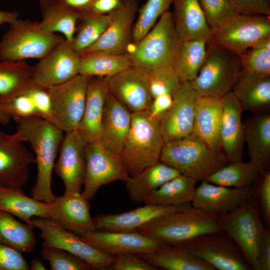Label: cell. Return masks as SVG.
Masks as SVG:
<instances>
[{"label":"cell","mask_w":270,"mask_h":270,"mask_svg":"<svg viewBox=\"0 0 270 270\" xmlns=\"http://www.w3.org/2000/svg\"><path fill=\"white\" fill-rule=\"evenodd\" d=\"M16 132L32 148L37 174L30 192L34 199L50 203L56 196L52 190V173L63 139V132L50 122L34 116L16 122Z\"/></svg>","instance_id":"obj_1"},{"label":"cell","mask_w":270,"mask_h":270,"mask_svg":"<svg viewBox=\"0 0 270 270\" xmlns=\"http://www.w3.org/2000/svg\"><path fill=\"white\" fill-rule=\"evenodd\" d=\"M181 42L175 29L172 12L168 10L126 54L134 66L150 76L161 69L174 68Z\"/></svg>","instance_id":"obj_2"},{"label":"cell","mask_w":270,"mask_h":270,"mask_svg":"<svg viewBox=\"0 0 270 270\" xmlns=\"http://www.w3.org/2000/svg\"><path fill=\"white\" fill-rule=\"evenodd\" d=\"M164 144L160 120L148 110L132 112L130 128L121 155L130 176L160 162Z\"/></svg>","instance_id":"obj_3"},{"label":"cell","mask_w":270,"mask_h":270,"mask_svg":"<svg viewBox=\"0 0 270 270\" xmlns=\"http://www.w3.org/2000/svg\"><path fill=\"white\" fill-rule=\"evenodd\" d=\"M160 161L198 181L228 163L221 151L210 148L193 134L164 142Z\"/></svg>","instance_id":"obj_4"},{"label":"cell","mask_w":270,"mask_h":270,"mask_svg":"<svg viewBox=\"0 0 270 270\" xmlns=\"http://www.w3.org/2000/svg\"><path fill=\"white\" fill-rule=\"evenodd\" d=\"M218 232H222L218 216L192 206L160 218L138 230L170 244H182L201 235Z\"/></svg>","instance_id":"obj_5"},{"label":"cell","mask_w":270,"mask_h":270,"mask_svg":"<svg viewBox=\"0 0 270 270\" xmlns=\"http://www.w3.org/2000/svg\"><path fill=\"white\" fill-rule=\"evenodd\" d=\"M242 71L239 54L208 42L204 62L190 83L199 96L220 98L232 90Z\"/></svg>","instance_id":"obj_6"},{"label":"cell","mask_w":270,"mask_h":270,"mask_svg":"<svg viewBox=\"0 0 270 270\" xmlns=\"http://www.w3.org/2000/svg\"><path fill=\"white\" fill-rule=\"evenodd\" d=\"M63 36L44 32L40 22L18 18L10 24L0 41V61L42 58Z\"/></svg>","instance_id":"obj_7"},{"label":"cell","mask_w":270,"mask_h":270,"mask_svg":"<svg viewBox=\"0 0 270 270\" xmlns=\"http://www.w3.org/2000/svg\"><path fill=\"white\" fill-rule=\"evenodd\" d=\"M218 216L222 231L236 244L252 270H257L258 247L265 228L254 194L234 210Z\"/></svg>","instance_id":"obj_8"},{"label":"cell","mask_w":270,"mask_h":270,"mask_svg":"<svg viewBox=\"0 0 270 270\" xmlns=\"http://www.w3.org/2000/svg\"><path fill=\"white\" fill-rule=\"evenodd\" d=\"M270 36L269 16L238 14L212 30L208 42L240 54Z\"/></svg>","instance_id":"obj_9"},{"label":"cell","mask_w":270,"mask_h":270,"mask_svg":"<svg viewBox=\"0 0 270 270\" xmlns=\"http://www.w3.org/2000/svg\"><path fill=\"white\" fill-rule=\"evenodd\" d=\"M91 77L78 74L64 83L47 88L52 104L50 122L65 133L78 130Z\"/></svg>","instance_id":"obj_10"},{"label":"cell","mask_w":270,"mask_h":270,"mask_svg":"<svg viewBox=\"0 0 270 270\" xmlns=\"http://www.w3.org/2000/svg\"><path fill=\"white\" fill-rule=\"evenodd\" d=\"M181 244L215 270H252L240 248L224 232L204 234Z\"/></svg>","instance_id":"obj_11"},{"label":"cell","mask_w":270,"mask_h":270,"mask_svg":"<svg viewBox=\"0 0 270 270\" xmlns=\"http://www.w3.org/2000/svg\"><path fill=\"white\" fill-rule=\"evenodd\" d=\"M32 224L41 232L42 246L65 250L84 260L93 268L110 267L114 261V256L100 251L80 236L64 229L48 218L33 217Z\"/></svg>","instance_id":"obj_12"},{"label":"cell","mask_w":270,"mask_h":270,"mask_svg":"<svg viewBox=\"0 0 270 270\" xmlns=\"http://www.w3.org/2000/svg\"><path fill=\"white\" fill-rule=\"evenodd\" d=\"M86 172L82 196L92 199L100 188L116 180L126 182L130 177L122 160L100 142L86 143Z\"/></svg>","instance_id":"obj_13"},{"label":"cell","mask_w":270,"mask_h":270,"mask_svg":"<svg viewBox=\"0 0 270 270\" xmlns=\"http://www.w3.org/2000/svg\"><path fill=\"white\" fill-rule=\"evenodd\" d=\"M80 56L64 36L32 66L34 84L48 88L64 83L79 74Z\"/></svg>","instance_id":"obj_14"},{"label":"cell","mask_w":270,"mask_h":270,"mask_svg":"<svg viewBox=\"0 0 270 270\" xmlns=\"http://www.w3.org/2000/svg\"><path fill=\"white\" fill-rule=\"evenodd\" d=\"M24 142L16 132L0 130V186L22 188L26 184L29 168L36 160Z\"/></svg>","instance_id":"obj_15"},{"label":"cell","mask_w":270,"mask_h":270,"mask_svg":"<svg viewBox=\"0 0 270 270\" xmlns=\"http://www.w3.org/2000/svg\"><path fill=\"white\" fill-rule=\"evenodd\" d=\"M92 246L105 254L116 256L124 254H152L170 244L139 232L96 230L80 236Z\"/></svg>","instance_id":"obj_16"},{"label":"cell","mask_w":270,"mask_h":270,"mask_svg":"<svg viewBox=\"0 0 270 270\" xmlns=\"http://www.w3.org/2000/svg\"><path fill=\"white\" fill-rule=\"evenodd\" d=\"M86 144L78 130L66 133L63 138L54 171L64 182V195L82 193L86 172Z\"/></svg>","instance_id":"obj_17"},{"label":"cell","mask_w":270,"mask_h":270,"mask_svg":"<svg viewBox=\"0 0 270 270\" xmlns=\"http://www.w3.org/2000/svg\"><path fill=\"white\" fill-rule=\"evenodd\" d=\"M198 96L190 82H182L172 94V105L160 121L164 142L192 134L196 104Z\"/></svg>","instance_id":"obj_18"},{"label":"cell","mask_w":270,"mask_h":270,"mask_svg":"<svg viewBox=\"0 0 270 270\" xmlns=\"http://www.w3.org/2000/svg\"><path fill=\"white\" fill-rule=\"evenodd\" d=\"M138 9L136 0H123L120 6L109 14L110 24L101 37L82 54L96 51L126 54L132 38V25Z\"/></svg>","instance_id":"obj_19"},{"label":"cell","mask_w":270,"mask_h":270,"mask_svg":"<svg viewBox=\"0 0 270 270\" xmlns=\"http://www.w3.org/2000/svg\"><path fill=\"white\" fill-rule=\"evenodd\" d=\"M110 93L132 112L148 110L152 100L148 75L132 66L108 78Z\"/></svg>","instance_id":"obj_20"},{"label":"cell","mask_w":270,"mask_h":270,"mask_svg":"<svg viewBox=\"0 0 270 270\" xmlns=\"http://www.w3.org/2000/svg\"><path fill=\"white\" fill-rule=\"evenodd\" d=\"M142 207L114 214H100L94 218L96 230L122 232H136L141 228L170 214L192 206H180L145 204Z\"/></svg>","instance_id":"obj_21"},{"label":"cell","mask_w":270,"mask_h":270,"mask_svg":"<svg viewBox=\"0 0 270 270\" xmlns=\"http://www.w3.org/2000/svg\"><path fill=\"white\" fill-rule=\"evenodd\" d=\"M89 200L81 193L56 196L50 203L48 218L79 236L96 230Z\"/></svg>","instance_id":"obj_22"},{"label":"cell","mask_w":270,"mask_h":270,"mask_svg":"<svg viewBox=\"0 0 270 270\" xmlns=\"http://www.w3.org/2000/svg\"><path fill=\"white\" fill-rule=\"evenodd\" d=\"M202 181L196 188L192 206L210 214L220 216L229 213L253 195L252 186L232 188Z\"/></svg>","instance_id":"obj_23"},{"label":"cell","mask_w":270,"mask_h":270,"mask_svg":"<svg viewBox=\"0 0 270 270\" xmlns=\"http://www.w3.org/2000/svg\"><path fill=\"white\" fill-rule=\"evenodd\" d=\"M220 150L228 162L242 160L244 143L242 114L238 100L230 91L222 98Z\"/></svg>","instance_id":"obj_24"},{"label":"cell","mask_w":270,"mask_h":270,"mask_svg":"<svg viewBox=\"0 0 270 270\" xmlns=\"http://www.w3.org/2000/svg\"><path fill=\"white\" fill-rule=\"evenodd\" d=\"M132 122V112L110 93L104 104L100 142L108 151L121 156Z\"/></svg>","instance_id":"obj_25"},{"label":"cell","mask_w":270,"mask_h":270,"mask_svg":"<svg viewBox=\"0 0 270 270\" xmlns=\"http://www.w3.org/2000/svg\"><path fill=\"white\" fill-rule=\"evenodd\" d=\"M108 78L92 76L88 82L84 112L77 130L86 143L100 142L104 104L110 94Z\"/></svg>","instance_id":"obj_26"},{"label":"cell","mask_w":270,"mask_h":270,"mask_svg":"<svg viewBox=\"0 0 270 270\" xmlns=\"http://www.w3.org/2000/svg\"><path fill=\"white\" fill-rule=\"evenodd\" d=\"M242 110L254 114L268 112L270 76L242 71L232 90Z\"/></svg>","instance_id":"obj_27"},{"label":"cell","mask_w":270,"mask_h":270,"mask_svg":"<svg viewBox=\"0 0 270 270\" xmlns=\"http://www.w3.org/2000/svg\"><path fill=\"white\" fill-rule=\"evenodd\" d=\"M174 22L181 41L203 40L208 42L212 30L198 0H173Z\"/></svg>","instance_id":"obj_28"},{"label":"cell","mask_w":270,"mask_h":270,"mask_svg":"<svg viewBox=\"0 0 270 270\" xmlns=\"http://www.w3.org/2000/svg\"><path fill=\"white\" fill-rule=\"evenodd\" d=\"M242 124L250 160L257 164L260 172L268 170L270 162V114H254Z\"/></svg>","instance_id":"obj_29"},{"label":"cell","mask_w":270,"mask_h":270,"mask_svg":"<svg viewBox=\"0 0 270 270\" xmlns=\"http://www.w3.org/2000/svg\"><path fill=\"white\" fill-rule=\"evenodd\" d=\"M222 112V98L201 96L198 98L192 134L210 148L220 151Z\"/></svg>","instance_id":"obj_30"},{"label":"cell","mask_w":270,"mask_h":270,"mask_svg":"<svg viewBox=\"0 0 270 270\" xmlns=\"http://www.w3.org/2000/svg\"><path fill=\"white\" fill-rule=\"evenodd\" d=\"M180 174L176 169L160 161L130 176L125 182L126 189L132 201L145 204L153 191Z\"/></svg>","instance_id":"obj_31"},{"label":"cell","mask_w":270,"mask_h":270,"mask_svg":"<svg viewBox=\"0 0 270 270\" xmlns=\"http://www.w3.org/2000/svg\"><path fill=\"white\" fill-rule=\"evenodd\" d=\"M156 268L166 270H214L182 244H170L152 254H136Z\"/></svg>","instance_id":"obj_32"},{"label":"cell","mask_w":270,"mask_h":270,"mask_svg":"<svg viewBox=\"0 0 270 270\" xmlns=\"http://www.w3.org/2000/svg\"><path fill=\"white\" fill-rule=\"evenodd\" d=\"M49 206L50 203L25 195L22 188L0 186V210L18 218L30 226H33V217L48 218Z\"/></svg>","instance_id":"obj_33"},{"label":"cell","mask_w":270,"mask_h":270,"mask_svg":"<svg viewBox=\"0 0 270 270\" xmlns=\"http://www.w3.org/2000/svg\"><path fill=\"white\" fill-rule=\"evenodd\" d=\"M42 28L49 34L60 32L72 42L76 31L80 15L54 0H40Z\"/></svg>","instance_id":"obj_34"},{"label":"cell","mask_w":270,"mask_h":270,"mask_svg":"<svg viewBox=\"0 0 270 270\" xmlns=\"http://www.w3.org/2000/svg\"><path fill=\"white\" fill-rule=\"evenodd\" d=\"M32 66L24 60L0 61V98L7 100L34 86Z\"/></svg>","instance_id":"obj_35"},{"label":"cell","mask_w":270,"mask_h":270,"mask_svg":"<svg viewBox=\"0 0 270 270\" xmlns=\"http://www.w3.org/2000/svg\"><path fill=\"white\" fill-rule=\"evenodd\" d=\"M132 66L126 54L92 52L80 55L79 74L109 78Z\"/></svg>","instance_id":"obj_36"},{"label":"cell","mask_w":270,"mask_h":270,"mask_svg":"<svg viewBox=\"0 0 270 270\" xmlns=\"http://www.w3.org/2000/svg\"><path fill=\"white\" fill-rule=\"evenodd\" d=\"M197 182L191 177L180 174L153 191L145 204L173 206L192 204Z\"/></svg>","instance_id":"obj_37"},{"label":"cell","mask_w":270,"mask_h":270,"mask_svg":"<svg viewBox=\"0 0 270 270\" xmlns=\"http://www.w3.org/2000/svg\"><path fill=\"white\" fill-rule=\"evenodd\" d=\"M33 228L17 220L11 214L0 210V243L22 254L32 252L36 244Z\"/></svg>","instance_id":"obj_38"},{"label":"cell","mask_w":270,"mask_h":270,"mask_svg":"<svg viewBox=\"0 0 270 270\" xmlns=\"http://www.w3.org/2000/svg\"><path fill=\"white\" fill-rule=\"evenodd\" d=\"M260 171L257 164L250 160L230 162L208 176L204 180L212 184L230 188L252 186Z\"/></svg>","instance_id":"obj_39"},{"label":"cell","mask_w":270,"mask_h":270,"mask_svg":"<svg viewBox=\"0 0 270 270\" xmlns=\"http://www.w3.org/2000/svg\"><path fill=\"white\" fill-rule=\"evenodd\" d=\"M207 43L203 40L182 41L174 70L182 82H190L198 75L205 60Z\"/></svg>","instance_id":"obj_40"},{"label":"cell","mask_w":270,"mask_h":270,"mask_svg":"<svg viewBox=\"0 0 270 270\" xmlns=\"http://www.w3.org/2000/svg\"><path fill=\"white\" fill-rule=\"evenodd\" d=\"M71 42L73 50L80 56L101 37L108 26L110 16L108 14L89 13L81 18Z\"/></svg>","instance_id":"obj_41"},{"label":"cell","mask_w":270,"mask_h":270,"mask_svg":"<svg viewBox=\"0 0 270 270\" xmlns=\"http://www.w3.org/2000/svg\"><path fill=\"white\" fill-rule=\"evenodd\" d=\"M173 0H147L138 9V16L132 29L134 44L138 42L154 26L159 17L168 10Z\"/></svg>","instance_id":"obj_42"},{"label":"cell","mask_w":270,"mask_h":270,"mask_svg":"<svg viewBox=\"0 0 270 270\" xmlns=\"http://www.w3.org/2000/svg\"><path fill=\"white\" fill-rule=\"evenodd\" d=\"M240 55L242 71L270 76V36Z\"/></svg>","instance_id":"obj_43"},{"label":"cell","mask_w":270,"mask_h":270,"mask_svg":"<svg viewBox=\"0 0 270 270\" xmlns=\"http://www.w3.org/2000/svg\"><path fill=\"white\" fill-rule=\"evenodd\" d=\"M42 258L48 261L50 270H89L92 266L84 260L62 249L42 246Z\"/></svg>","instance_id":"obj_44"},{"label":"cell","mask_w":270,"mask_h":270,"mask_svg":"<svg viewBox=\"0 0 270 270\" xmlns=\"http://www.w3.org/2000/svg\"><path fill=\"white\" fill-rule=\"evenodd\" d=\"M206 20L213 30L228 18L239 14L231 0H198Z\"/></svg>","instance_id":"obj_45"},{"label":"cell","mask_w":270,"mask_h":270,"mask_svg":"<svg viewBox=\"0 0 270 270\" xmlns=\"http://www.w3.org/2000/svg\"><path fill=\"white\" fill-rule=\"evenodd\" d=\"M152 98L164 94H172L182 82L174 68L161 69L149 76Z\"/></svg>","instance_id":"obj_46"},{"label":"cell","mask_w":270,"mask_h":270,"mask_svg":"<svg viewBox=\"0 0 270 270\" xmlns=\"http://www.w3.org/2000/svg\"><path fill=\"white\" fill-rule=\"evenodd\" d=\"M1 100L4 110L16 122L38 116L32 100L25 93L9 100Z\"/></svg>","instance_id":"obj_47"},{"label":"cell","mask_w":270,"mask_h":270,"mask_svg":"<svg viewBox=\"0 0 270 270\" xmlns=\"http://www.w3.org/2000/svg\"><path fill=\"white\" fill-rule=\"evenodd\" d=\"M256 188L253 186V194L260 206L262 214L266 222H270V172L266 170L260 172L254 182Z\"/></svg>","instance_id":"obj_48"},{"label":"cell","mask_w":270,"mask_h":270,"mask_svg":"<svg viewBox=\"0 0 270 270\" xmlns=\"http://www.w3.org/2000/svg\"><path fill=\"white\" fill-rule=\"evenodd\" d=\"M29 264L21 252L0 243V270H28Z\"/></svg>","instance_id":"obj_49"},{"label":"cell","mask_w":270,"mask_h":270,"mask_svg":"<svg viewBox=\"0 0 270 270\" xmlns=\"http://www.w3.org/2000/svg\"><path fill=\"white\" fill-rule=\"evenodd\" d=\"M25 94L32 100L38 116L50 122L52 104L47 89L34 85Z\"/></svg>","instance_id":"obj_50"},{"label":"cell","mask_w":270,"mask_h":270,"mask_svg":"<svg viewBox=\"0 0 270 270\" xmlns=\"http://www.w3.org/2000/svg\"><path fill=\"white\" fill-rule=\"evenodd\" d=\"M114 270H156L150 264L140 258L136 254H124L114 256L110 266Z\"/></svg>","instance_id":"obj_51"},{"label":"cell","mask_w":270,"mask_h":270,"mask_svg":"<svg viewBox=\"0 0 270 270\" xmlns=\"http://www.w3.org/2000/svg\"><path fill=\"white\" fill-rule=\"evenodd\" d=\"M239 14L270 16V0H231Z\"/></svg>","instance_id":"obj_52"},{"label":"cell","mask_w":270,"mask_h":270,"mask_svg":"<svg viewBox=\"0 0 270 270\" xmlns=\"http://www.w3.org/2000/svg\"><path fill=\"white\" fill-rule=\"evenodd\" d=\"M172 94H164L153 98L148 108L151 116L160 121L170 108Z\"/></svg>","instance_id":"obj_53"},{"label":"cell","mask_w":270,"mask_h":270,"mask_svg":"<svg viewBox=\"0 0 270 270\" xmlns=\"http://www.w3.org/2000/svg\"><path fill=\"white\" fill-rule=\"evenodd\" d=\"M270 270V232L265 228L258 247L257 270Z\"/></svg>","instance_id":"obj_54"},{"label":"cell","mask_w":270,"mask_h":270,"mask_svg":"<svg viewBox=\"0 0 270 270\" xmlns=\"http://www.w3.org/2000/svg\"><path fill=\"white\" fill-rule=\"evenodd\" d=\"M123 0H92L90 7V13L108 14L118 8Z\"/></svg>","instance_id":"obj_55"},{"label":"cell","mask_w":270,"mask_h":270,"mask_svg":"<svg viewBox=\"0 0 270 270\" xmlns=\"http://www.w3.org/2000/svg\"><path fill=\"white\" fill-rule=\"evenodd\" d=\"M54 0L78 13L80 15V19L85 15L90 13V7L92 0Z\"/></svg>","instance_id":"obj_56"},{"label":"cell","mask_w":270,"mask_h":270,"mask_svg":"<svg viewBox=\"0 0 270 270\" xmlns=\"http://www.w3.org/2000/svg\"><path fill=\"white\" fill-rule=\"evenodd\" d=\"M17 11H5L0 10V26L4 24L12 22L18 18Z\"/></svg>","instance_id":"obj_57"},{"label":"cell","mask_w":270,"mask_h":270,"mask_svg":"<svg viewBox=\"0 0 270 270\" xmlns=\"http://www.w3.org/2000/svg\"><path fill=\"white\" fill-rule=\"evenodd\" d=\"M11 119L10 116L4 110L0 98V124L6 125L10 122Z\"/></svg>","instance_id":"obj_58"},{"label":"cell","mask_w":270,"mask_h":270,"mask_svg":"<svg viewBox=\"0 0 270 270\" xmlns=\"http://www.w3.org/2000/svg\"><path fill=\"white\" fill-rule=\"evenodd\" d=\"M29 270H46V268L42 263L39 258H34L29 265Z\"/></svg>","instance_id":"obj_59"}]
</instances>
